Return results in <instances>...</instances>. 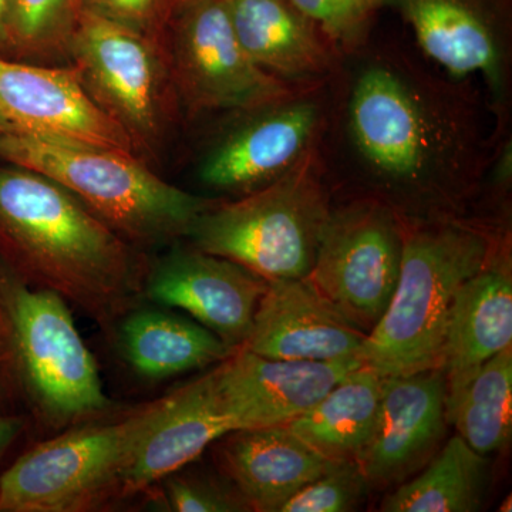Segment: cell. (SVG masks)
<instances>
[{
	"label": "cell",
	"mask_w": 512,
	"mask_h": 512,
	"mask_svg": "<svg viewBox=\"0 0 512 512\" xmlns=\"http://www.w3.org/2000/svg\"><path fill=\"white\" fill-rule=\"evenodd\" d=\"M0 259L113 332L144 298L141 249L46 175L0 160Z\"/></svg>",
	"instance_id": "1"
},
{
	"label": "cell",
	"mask_w": 512,
	"mask_h": 512,
	"mask_svg": "<svg viewBox=\"0 0 512 512\" xmlns=\"http://www.w3.org/2000/svg\"><path fill=\"white\" fill-rule=\"evenodd\" d=\"M0 160L49 177L138 249L187 239L211 200L175 187L126 151L8 131Z\"/></svg>",
	"instance_id": "2"
},
{
	"label": "cell",
	"mask_w": 512,
	"mask_h": 512,
	"mask_svg": "<svg viewBox=\"0 0 512 512\" xmlns=\"http://www.w3.org/2000/svg\"><path fill=\"white\" fill-rule=\"evenodd\" d=\"M3 360L36 419L67 429L103 417L113 404L96 359L62 296L35 288L0 259Z\"/></svg>",
	"instance_id": "3"
},
{
	"label": "cell",
	"mask_w": 512,
	"mask_h": 512,
	"mask_svg": "<svg viewBox=\"0 0 512 512\" xmlns=\"http://www.w3.org/2000/svg\"><path fill=\"white\" fill-rule=\"evenodd\" d=\"M490 261V241L477 229L440 224L404 234L396 289L357 359L382 377L441 367L454 299Z\"/></svg>",
	"instance_id": "4"
},
{
	"label": "cell",
	"mask_w": 512,
	"mask_h": 512,
	"mask_svg": "<svg viewBox=\"0 0 512 512\" xmlns=\"http://www.w3.org/2000/svg\"><path fill=\"white\" fill-rule=\"evenodd\" d=\"M330 211L311 153L274 183L232 201H212L187 239L192 247L229 259L266 281L306 278Z\"/></svg>",
	"instance_id": "5"
},
{
	"label": "cell",
	"mask_w": 512,
	"mask_h": 512,
	"mask_svg": "<svg viewBox=\"0 0 512 512\" xmlns=\"http://www.w3.org/2000/svg\"><path fill=\"white\" fill-rule=\"evenodd\" d=\"M165 404L158 397L119 419L67 427L0 474V512H87L123 498L138 444Z\"/></svg>",
	"instance_id": "6"
},
{
	"label": "cell",
	"mask_w": 512,
	"mask_h": 512,
	"mask_svg": "<svg viewBox=\"0 0 512 512\" xmlns=\"http://www.w3.org/2000/svg\"><path fill=\"white\" fill-rule=\"evenodd\" d=\"M69 66L141 160L163 154L181 113L164 43L82 10Z\"/></svg>",
	"instance_id": "7"
},
{
	"label": "cell",
	"mask_w": 512,
	"mask_h": 512,
	"mask_svg": "<svg viewBox=\"0 0 512 512\" xmlns=\"http://www.w3.org/2000/svg\"><path fill=\"white\" fill-rule=\"evenodd\" d=\"M181 113H241L292 96L239 43L227 0H177L164 35Z\"/></svg>",
	"instance_id": "8"
},
{
	"label": "cell",
	"mask_w": 512,
	"mask_h": 512,
	"mask_svg": "<svg viewBox=\"0 0 512 512\" xmlns=\"http://www.w3.org/2000/svg\"><path fill=\"white\" fill-rule=\"evenodd\" d=\"M404 232L389 208L356 202L330 211L306 278L350 323L370 332L392 299Z\"/></svg>",
	"instance_id": "9"
},
{
	"label": "cell",
	"mask_w": 512,
	"mask_h": 512,
	"mask_svg": "<svg viewBox=\"0 0 512 512\" xmlns=\"http://www.w3.org/2000/svg\"><path fill=\"white\" fill-rule=\"evenodd\" d=\"M239 119L205 151L200 180L211 190L244 195L274 183L313 153L320 107L292 96L237 113Z\"/></svg>",
	"instance_id": "10"
},
{
	"label": "cell",
	"mask_w": 512,
	"mask_h": 512,
	"mask_svg": "<svg viewBox=\"0 0 512 512\" xmlns=\"http://www.w3.org/2000/svg\"><path fill=\"white\" fill-rule=\"evenodd\" d=\"M349 128L370 170L393 183H419L439 163L433 120L419 94L390 67L370 66L357 77Z\"/></svg>",
	"instance_id": "11"
},
{
	"label": "cell",
	"mask_w": 512,
	"mask_h": 512,
	"mask_svg": "<svg viewBox=\"0 0 512 512\" xmlns=\"http://www.w3.org/2000/svg\"><path fill=\"white\" fill-rule=\"evenodd\" d=\"M268 281L244 266L192 247H174L148 269L144 296L188 313L232 349L251 333Z\"/></svg>",
	"instance_id": "12"
},
{
	"label": "cell",
	"mask_w": 512,
	"mask_h": 512,
	"mask_svg": "<svg viewBox=\"0 0 512 512\" xmlns=\"http://www.w3.org/2000/svg\"><path fill=\"white\" fill-rule=\"evenodd\" d=\"M0 114L19 133L136 154L123 130L90 99L72 66L0 56Z\"/></svg>",
	"instance_id": "13"
},
{
	"label": "cell",
	"mask_w": 512,
	"mask_h": 512,
	"mask_svg": "<svg viewBox=\"0 0 512 512\" xmlns=\"http://www.w3.org/2000/svg\"><path fill=\"white\" fill-rule=\"evenodd\" d=\"M362 365L360 360L272 359L238 348L212 372L222 409L235 431L285 426Z\"/></svg>",
	"instance_id": "14"
},
{
	"label": "cell",
	"mask_w": 512,
	"mask_h": 512,
	"mask_svg": "<svg viewBox=\"0 0 512 512\" xmlns=\"http://www.w3.org/2000/svg\"><path fill=\"white\" fill-rule=\"evenodd\" d=\"M447 424L441 367L384 377L375 431L357 460L370 487H392L419 473L439 450Z\"/></svg>",
	"instance_id": "15"
},
{
	"label": "cell",
	"mask_w": 512,
	"mask_h": 512,
	"mask_svg": "<svg viewBox=\"0 0 512 512\" xmlns=\"http://www.w3.org/2000/svg\"><path fill=\"white\" fill-rule=\"evenodd\" d=\"M412 28L434 62L457 77L478 74L501 100L507 83L508 0H380Z\"/></svg>",
	"instance_id": "16"
},
{
	"label": "cell",
	"mask_w": 512,
	"mask_h": 512,
	"mask_svg": "<svg viewBox=\"0 0 512 512\" xmlns=\"http://www.w3.org/2000/svg\"><path fill=\"white\" fill-rule=\"evenodd\" d=\"M366 336L308 278L275 279L241 348L272 359L340 362L359 360Z\"/></svg>",
	"instance_id": "17"
},
{
	"label": "cell",
	"mask_w": 512,
	"mask_h": 512,
	"mask_svg": "<svg viewBox=\"0 0 512 512\" xmlns=\"http://www.w3.org/2000/svg\"><path fill=\"white\" fill-rule=\"evenodd\" d=\"M222 409L214 372L165 394V404L131 460L123 498L146 493L175 471H181L215 441L231 433Z\"/></svg>",
	"instance_id": "18"
},
{
	"label": "cell",
	"mask_w": 512,
	"mask_h": 512,
	"mask_svg": "<svg viewBox=\"0 0 512 512\" xmlns=\"http://www.w3.org/2000/svg\"><path fill=\"white\" fill-rule=\"evenodd\" d=\"M221 440L222 474L251 511L281 512L330 463L286 426L235 430Z\"/></svg>",
	"instance_id": "19"
},
{
	"label": "cell",
	"mask_w": 512,
	"mask_h": 512,
	"mask_svg": "<svg viewBox=\"0 0 512 512\" xmlns=\"http://www.w3.org/2000/svg\"><path fill=\"white\" fill-rule=\"evenodd\" d=\"M512 346V281L493 261L461 286L444 336L447 409L495 355Z\"/></svg>",
	"instance_id": "20"
},
{
	"label": "cell",
	"mask_w": 512,
	"mask_h": 512,
	"mask_svg": "<svg viewBox=\"0 0 512 512\" xmlns=\"http://www.w3.org/2000/svg\"><path fill=\"white\" fill-rule=\"evenodd\" d=\"M232 26L252 62L282 82L325 76L336 49L289 0H227Z\"/></svg>",
	"instance_id": "21"
},
{
	"label": "cell",
	"mask_w": 512,
	"mask_h": 512,
	"mask_svg": "<svg viewBox=\"0 0 512 512\" xmlns=\"http://www.w3.org/2000/svg\"><path fill=\"white\" fill-rule=\"evenodd\" d=\"M128 365L147 379H167L218 365L235 349L195 320L151 309H134L119 325Z\"/></svg>",
	"instance_id": "22"
},
{
	"label": "cell",
	"mask_w": 512,
	"mask_h": 512,
	"mask_svg": "<svg viewBox=\"0 0 512 512\" xmlns=\"http://www.w3.org/2000/svg\"><path fill=\"white\" fill-rule=\"evenodd\" d=\"M383 379L370 367H356L285 426L328 461H357L375 431Z\"/></svg>",
	"instance_id": "23"
},
{
	"label": "cell",
	"mask_w": 512,
	"mask_h": 512,
	"mask_svg": "<svg viewBox=\"0 0 512 512\" xmlns=\"http://www.w3.org/2000/svg\"><path fill=\"white\" fill-rule=\"evenodd\" d=\"M487 460L454 436L417 476L384 498L386 512H474L483 508Z\"/></svg>",
	"instance_id": "24"
},
{
	"label": "cell",
	"mask_w": 512,
	"mask_h": 512,
	"mask_svg": "<svg viewBox=\"0 0 512 512\" xmlns=\"http://www.w3.org/2000/svg\"><path fill=\"white\" fill-rule=\"evenodd\" d=\"M447 419L481 456L508 447L512 436V346L478 370L448 407Z\"/></svg>",
	"instance_id": "25"
},
{
	"label": "cell",
	"mask_w": 512,
	"mask_h": 512,
	"mask_svg": "<svg viewBox=\"0 0 512 512\" xmlns=\"http://www.w3.org/2000/svg\"><path fill=\"white\" fill-rule=\"evenodd\" d=\"M82 0H10L8 59L69 66Z\"/></svg>",
	"instance_id": "26"
},
{
	"label": "cell",
	"mask_w": 512,
	"mask_h": 512,
	"mask_svg": "<svg viewBox=\"0 0 512 512\" xmlns=\"http://www.w3.org/2000/svg\"><path fill=\"white\" fill-rule=\"evenodd\" d=\"M369 490L357 461H330L315 480L293 495L281 512L355 511Z\"/></svg>",
	"instance_id": "27"
},
{
	"label": "cell",
	"mask_w": 512,
	"mask_h": 512,
	"mask_svg": "<svg viewBox=\"0 0 512 512\" xmlns=\"http://www.w3.org/2000/svg\"><path fill=\"white\" fill-rule=\"evenodd\" d=\"M335 46L355 47L365 39L380 0H289Z\"/></svg>",
	"instance_id": "28"
},
{
	"label": "cell",
	"mask_w": 512,
	"mask_h": 512,
	"mask_svg": "<svg viewBox=\"0 0 512 512\" xmlns=\"http://www.w3.org/2000/svg\"><path fill=\"white\" fill-rule=\"evenodd\" d=\"M158 484L165 511L174 512H238L251 511L244 498L234 485H224L212 478L180 474H170Z\"/></svg>",
	"instance_id": "29"
},
{
	"label": "cell",
	"mask_w": 512,
	"mask_h": 512,
	"mask_svg": "<svg viewBox=\"0 0 512 512\" xmlns=\"http://www.w3.org/2000/svg\"><path fill=\"white\" fill-rule=\"evenodd\" d=\"M175 2L177 0H82V10L164 43Z\"/></svg>",
	"instance_id": "30"
},
{
	"label": "cell",
	"mask_w": 512,
	"mask_h": 512,
	"mask_svg": "<svg viewBox=\"0 0 512 512\" xmlns=\"http://www.w3.org/2000/svg\"><path fill=\"white\" fill-rule=\"evenodd\" d=\"M25 430V419L15 414L0 413V461Z\"/></svg>",
	"instance_id": "31"
},
{
	"label": "cell",
	"mask_w": 512,
	"mask_h": 512,
	"mask_svg": "<svg viewBox=\"0 0 512 512\" xmlns=\"http://www.w3.org/2000/svg\"><path fill=\"white\" fill-rule=\"evenodd\" d=\"M512 175V150L511 143L504 147L503 153L498 158L497 168H495V180L501 184L510 183Z\"/></svg>",
	"instance_id": "32"
},
{
	"label": "cell",
	"mask_w": 512,
	"mask_h": 512,
	"mask_svg": "<svg viewBox=\"0 0 512 512\" xmlns=\"http://www.w3.org/2000/svg\"><path fill=\"white\" fill-rule=\"evenodd\" d=\"M10 0H0V56L8 57V18Z\"/></svg>",
	"instance_id": "33"
},
{
	"label": "cell",
	"mask_w": 512,
	"mask_h": 512,
	"mask_svg": "<svg viewBox=\"0 0 512 512\" xmlns=\"http://www.w3.org/2000/svg\"><path fill=\"white\" fill-rule=\"evenodd\" d=\"M13 128L10 126L8 121H6L5 117L0 114V134L8 133V131H12Z\"/></svg>",
	"instance_id": "34"
},
{
	"label": "cell",
	"mask_w": 512,
	"mask_h": 512,
	"mask_svg": "<svg viewBox=\"0 0 512 512\" xmlns=\"http://www.w3.org/2000/svg\"><path fill=\"white\" fill-rule=\"evenodd\" d=\"M3 356V345H2V340H0V357Z\"/></svg>",
	"instance_id": "35"
},
{
	"label": "cell",
	"mask_w": 512,
	"mask_h": 512,
	"mask_svg": "<svg viewBox=\"0 0 512 512\" xmlns=\"http://www.w3.org/2000/svg\"><path fill=\"white\" fill-rule=\"evenodd\" d=\"M2 360H3V356H2V357H0V362H2Z\"/></svg>",
	"instance_id": "36"
}]
</instances>
